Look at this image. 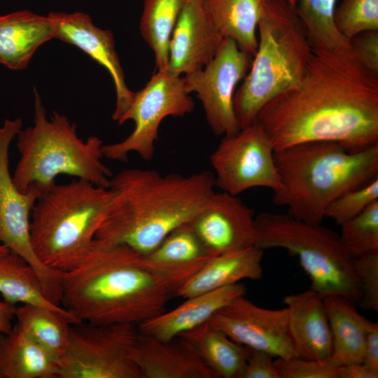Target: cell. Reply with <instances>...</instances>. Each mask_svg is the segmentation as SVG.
I'll list each match as a JSON object with an SVG mask.
<instances>
[{"label":"cell","mask_w":378,"mask_h":378,"mask_svg":"<svg viewBox=\"0 0 378 378\" xmlns=\"http://www.w3.org/2000/svg\"><path fill=\"white\" fill-rule=\"evenodd\" d=\"M255 121L274 151L313 141L365 150L378 144V74L353 50L312 48L301 81L267 102Z\"/></svg>","instance_id":"cell-1"},{"label":"cell","mask_w":378,"mask_h":378,"mask_svg":"<svg viewBox=\"0 0 378 378\" xmlns=\"http://www.w3.org/2000/svg\"><path fill=\"white\" fill-rule=\"evenodd\" d=\"M186 281L127 245L94 239L80 262L62 273L60 304L81 323L138 326L164 312Z\"/></svg>","instance_id":"cell-2"},{"label":"cell","mask_w":378,"mask_h":378,"mask_svg":"<svg viewBox=\"0 0 378 378\" xmlns=\"http://www.w3.org/2000/svg\"><path fill=\"white\" fill-rule=\"evenodd\" d=\"M209 171L162 174L125 169L110 181L111 201L94 239L146 255L176 227L188 223L214 194Z\"/></svg>","instance_id":"cell-3"},{"label":"cell","mask_w":378,"mask_h":378,"mask_svg":"<svg viewBox=\"0 0 378 378\" xmlns=\"http://www.w3.org/2000/svg\"><path fill=\"white\" fill-rule=\"evenodd\" d=\"M274 158L281 186L273 202L309 223H321L334 200L378 176V144L350 152L333 142H304L275 150Z\"/></svg>","instance_id":"cell-4"},{"label":"cell","mask_w":378,"mask_h":378,"mask_svg":"<svg viewBox=\"0 0 378 378\" xmlns=\"http://www.w3.org/2000/svg\"><path fill=\"white\" fill-rule=\"evenodd\" d=\"M34 90V124L16 136L20 158L12 176L18 189L25 193L35 188L43 194L57 184L56 178L62 174L108 188L113 176L102 162V139L90 136L83 140L76 124L57 111L48 120L40 96Z\"/></svg>","instance_id":"cell-5"},{"label":"cell","mask_w":378,"mask_h":378,"mask_svg":"<svg viewBox=\"0 0 378 378\" xmlns=\"http://www.w3.org/2000/svg\"><path fill=\"white\" fill-rule=\"evenodd\" d=\"M257 31L256 52L234 97L240 128L255 122L267 102L301 81L312 52L305 29L286 0H267Z\"/></svg>","instance_id":"cell-6"},{"label":"cell","mask_w":378,"mask_h":378,"mask_svg":"<svg viewBox=\"0 0 378 378\" xmlns=\"http://www.w3.org/2000/svg\"><path fill=\"white\" fill-rule=\"evenodd\" d=\"M111 198L108 188L77 178L43 193L31 210L29 223L38 260L62 273L76 267L88 252Z\"/></svg>","instance_id":"cell-7"},{"label":"cell","mask_w":378,"mask_h":378,"mask_svg":"<svg viewBox=\"0 0 378 378\" xmlns=\"http://www.w3.org/2000/svg\"><path fill=\"white\" fill-rule=\"evenodd\" d=\"M255 245L265 250L280 248L296 256L311 281L310 288L323 298L344 297L354 304L360 286L353 258L339 234L288 214L262 212L255 216Z\"/></svg>","instance_id":"cell-8"},{"label":"cell","mask_w":378,"mask_h":378,"mask_svg":"<svg viewBox=\"0 0 378 378\" xmlns=\"http://www.w3.org/2000/svg\"><path fill=\"white\" fill-rule=\"evenodd\" d=\"M138 335L132 324L71 325L58 378H142L132 356Z\"/></svg>","instance_id":"cell-9"},{"label":"cell","mask_w":378,"mask_h":378,"mask_svg":"<svg viewBox=\"0 0 378 378\" xmlns=\"http://www.w3.org/2000/svg\"><path fill=\"white\" fill-rule=\"evenodd\" d=\"M194 108L183 76L156 71L145 87L134 92L130 106L118 122L122 125L132 120L134 130L120 142L104 144V157L125 162L134 152L146 161L151 160L162 120L168 116H184Z\"/></svg>","instance_id":"cell-10"},{"label":"cell","mask_w":378,"mask_h":378,"mask_svg":"<svg viewBox=\"0 0 378 378\" xmlns=\"http://www.w3.org/2000/svg\"><path fill=\"white\" fill-rule=\"evenodd\" d=\"M20 118L0 125V244L23 258L38 275L46 297L59 303L62 272L46 267L36 255L30 240L31 210L42 193L31 188L25 193L14 183L9 171V147L22 129Z\"/></svg>","instance_id":"cell-11"},{"label":"cell","mask_w":378,"mask_h":378,"mask_svg":"<svg viewBox=\"0 0 378 378\" xmlns=\"http://www.w3.org/2000/svg\"><path fill=\"white\" fill-rule=\"evenodd\" d=\"M274 153L268 136L256 121L223 136L210 155L216 186L234 195L257 187L277 190L281 184Z\"/></svg>","instance_id":"cell-12"},{"label":"cell","mask_w":378,"mask_h":378,"mask_svg":"<svg viewBox=\"0 0 378 378\" xmlns=\"http://www.w3.org/2000/svg\"><path fill=\"white\" fill-rule=\"evenodd\" d=\"M253 57L225 38L211 61L203 69L183 76L188 92L200 100L206 121L217 136L236 134L239 125L234 108L239 82L248 71Z\"/></svg>","instance_id":"cell-13"},{"label":"cell","mask_w":378,"mask_h":378,"mask_svg":"<svg viewBox=\"0 0 378 378\" xmlns=\"http://www.w3.org/2000/svg\"><path fill=\"white\" fill-rule=\"evenodd\" d=\"M288 309L259 307L239 296L218 311L209 323L234 342L274 358L298 356L287 327Z\"/></svg>","instance_id":"cell-14"},{"label":"cell","mask_w":378,"mask_h":378,"mask_svg":"<svg viewBox=\"0 0 378 378\" xmlns=\"http://www.w3.org/2000/svg\"><path fill=\"white\" fill-rule=\"evenodd\" d=\"M255 216L237 195L214 192L188 223L208 254L216 256L255 245Z\"/></svg>","instance_id":"cell-15"},{"label":"cell","mask_w":378,"mask_h":378,"mask_svg":"<svg viewBox=\"0 0 378 378\" xmlns=\"http://www.w3.org/2000/svg\"><path fill=\"white\" fill-rule=\"evenodd\" d=\"M48 16L53 24L54 38L76 46L108 71L115 90L112 118L118 122L130 106L134 92L125 83L113 33L97 27L88 14L81 12H51Z\"/></svg>","instance_id":"cell-16"},{"label":"cell","mask_w":378,"mask_h":378,"mask_svg":"<svg viewBox=\"0 0 378 378\" xmlns=\"http://www.w3.org/2000/svg\"><path fill=\"white\" fill-rule=\"evenodd\" d=\"M223 39L206 16L202 0H190L174 29L166 72L183 76L203 69L214 58Z\"/></svg>","instance_id":"cell-17"},{"label":"cell","mask_w":378,"mask_h":378,"mask_svg":"<svg viewBox=\"0 0 378 378\" xmlns=\"http://www.w3.org/2000/svg\"><path fill=\"white\" fill-rule=\"evenodd\" d=\"M132 356L142 378H217L181 336L162 340L139 330Z\"/></svg>","instance_id":"cell-18"},{"label":"cell","mask_w":378,"mask_h":378,"mask_svg":"<svg viewBox=\"0 0 378 378\" xmlns=\"http://www.w3.org/2000/svg\"><path fill=\"white\" fill-rule=\"evenodd\" d=\"M287 327L297 356L327 360L332 352V336L323 298L312 289L287 295Z\"/></svg>","instance_id":"cell-19"},{"label":"cell","mask_w":378,"mask_h":378,"mask_svg":"<svg viewBox=\"0 0 378 378\" xmlns=\"http://www.w3.org/2000/svg\"><path fill=\"white\" fill-rule=\"evenodd\" d=\"M244 284L237 283L186 298L169 312L138 326L139 332L162 340H169L207 321L220 309L245 295Z\"/></svg>","instance_id":"cell-20"},{"label":"cell","mask_w":378,"mask_h":378,"mask_svg":"<svg viewBox=\"0 0 378 378\" xmlns=\"http://www.w3.org/2000/svg\"><path fill=\"white\" fill-rule=\"evenodd\" d=\"M263 251L253 246L211 257L199 271L178 288L175 296L186 299L242 280L261 279Z\"/></svg>","instance_id":"cell-21"},{"label":"cell","mask_w":378,"mask_h":378,"mask_svg":"<svg viewBox=\"0 0 378 378\" xmlns=\"http://www.w3.org/2000/svg\"><path fill=\"white\" fill-rule=\"evenodd\" d=\"M52 38L54 27L48 15L29 10L0 15V64L23 70L36 50Z\"/></svg>","instance_id":"cell-22"},{"label":"cell","mask_w":378,"mask_h":378,"mask_svg":"<svg viewBox=\"0 0 378 378\" xmlns=\"http://www.w3.org/2000/svg\"><path fill=\"white\" fill-rule=\"evenodd\" d=\"M323 301L332 336L330 360L336 367L363 363L371 321L360 314L356 304L344 297L330 295Z\"/></svg>","instance_id":"cell-23"},{"label":"cell","mask_w":378,"mask_h":378,"mask_svg":"<svg viewBox=\"0 0 378 378\" xmlns=\"http://www.w3.org/2000/svg\"><path fill=\"white\" fill-rule=\"evenodd\" d=\"M59 360L15 323L0 333V378H58Z\"/></svg>","instance_id":"cell-24"},{"label":"cell","mask_w":378,"mask_h":378,"mask_svg":"<svg viewBox=\"0 0 378 378\" xmlns=\"http://www.w3.org/2000/svg\"><path fill=\"white\" fill-rule=\"evenodd\" d=\"M267 0H202L206 16L223 38L254 56L258 47V23Z\"/></svg>","instance_id":"cell-25"},{"label":"cell","mask_w":378,"mask_h":378,"mask_svg":"<svg viewBox=\"0 0 378 378\" xmlns=\"http://www.w3.org/2000/svg\"><path fill=\"white\" fill-rule=\"evenodd\" d=\"M0 293L6 302L39 306L60 315L71 325L81 323L63 307L48 300L33 267L12 251L0 258Z\"/></svg>","instance_id":"cell-26"},{"label":"cell","mask_w":378,"mask_h":378,"mask_svg":"<svg viewBox=\"0 0 378 378\" xmlns=\"http://www.w3.org/2000/svg\"><path fill=\"white\" fill-rule=\"evenodd\" d=\"M179 336L193 346L216 377L242 378L246 363V346L208 321Z\"/></svg>","instance_id":"cell-27"},{"label":"cell","mask_w":378,"mask_h":378,"mask_svg":"<svg viewBox=\"0 0 378 378\" xmlns=\"http://www.w3.org/2000/svg\"><path fill=\"white\" fill-rule=\"evenodd\" d=\"M146 256L153 264L188 279L212 257L188 223L172 230Z\"/></svg>","instance_id":"cell-28"},{"label":"cell","mask_w":378,"mask_h":378,"mask_svg":"<svg viewBox=\"0 0 378 378\" xmlns=\"http://www.w3.org/2000/svg\"><path fill=\"white\" fill-rule=\"evenodd\" d=\"M190 0H144L139 23L143 38L153 52L156 71H167L171 37Z\"/></svg>","instance_id":"cell-29"},{"label":"cell","mask_w":378,"mask_h":378,"mask_svg":"<svg viewBox=\"0 0 378 378\" xmlns=\"http://www.w3.org/2000/svg\"><path fill=\"white\" fill-rule=\"evenodd\" d=\"M301 20L312 48L352 51L350 41L337 29L334 12L337 0H286Z\"/></svg>","instance_id":"cell-30"},{"label":"cell","mask_w":378,"mask_h":378,"mask_svg":"<svg viewBox=\"0 0 378 378\" xmlns=\"http://www.w3.org/2000/svg\"><path fill=\"white\" fill-rule=\"evenodd\" d=\"M15 318L25 333L59 361L69 340L71 324L66 318L46 308L27 304L16 307Z\"/></svg>","instance_id":"cell-31"},{"label":"cell","mask_w":378,"mask_h":378,"mask_svg":"<svg viewBox=\"0 0 378 378\" xmlns=\"http://www.w3.org/2000/svg\"><path fill=\"white\" fill-rule=\"evenodd\" d=\"M340 227L341 242L353 258L378 253V200Z\"/></svg>","instance_id":"cell-32"},{"label":"cell","mask_w":378,"mask_h":378,"mask_svg":"<svg viewBox=\"0 0 378 378\" xmlns=\"http://www.w3.org/2000/svg\"><path fill=\"white\" fill-rule=\"evenodd\" d=\"M334 21L349 41L363 31L378 30V0H342L335 7Z\"/></svg>","instance_id":"cell-33"},{"label":"cell","mask_w":378,"mask_h":378,"mask_svg":"<svg viewBox=\"0 0 378 378\" xmlns=\"http://www.w3.org/2000/svg\"><path fill=\"white\" fill-rule=\"evenodd\" d=\"M377 200L378 176L367 184L337 197L326 209L325 217H328L340 225Z\"/></svg>","instance_id":"cell-34"},{"label":"cell","mask_w":378,"mask_h":378,"mask_svg":"<svg viewBox=\"0 0 378 378\" xmlns=\"http://www.w3.org/2000/svg\"><path fill=\"white\" fill-rule=\"evenodd\" d=\"M274 364L279 378H337L339 367L330 359L313 360L299 356L275 358Z\"/></svg>","instance_id":"cell-35"},{"label":"cell","mask_w":378,"mask_h":378,"mask_svg":"<svg viewBox=\"0 0 378 378\" xmlns=\"http://www.w3.org/2000/svg\"><path fill=\"white\" fill-rule=\"evenodd\" d=\"M360 286L358 303L368 310H378V253L354 259Z\"/></svg>","instance_id":"cell-36"},{"label":"cell","mask_w":378,"mask_h":378,"mask_svg":"<svg viewBox=\"0 0 378 378\" xmlns=\"http://www.w3.org/2000/svg\"><path fill=\"white\" fill-rule=\"evenodd\" d=\"M350 44L358 61L378 74V30L359 33L350 39Z\"/></svg>","instance_id":"cell-37"},{"label":"cell","mask_w":378,"mask_h":378,"mask_svg":"<svg viewBox=\"0 0 378 378\" xmlns=\"http://www.w3.org/2000/svg\"><path fill=\"white\" fill-rule=\"evenodd\" d=\"M247 356L242 378H279L270 354L246 347Z\"/></svg>","instance_id":"cell-38"},{"label":"cell","mask_w":378,"mask_h":378,"mask_svg":"<svg viewBox=\"0 0 378 378\" xmlns=\"http://www.w3.org/2000/svg\"><path fill=\"white\" fill-rule=\"evenodd\" d=\"M363 364L372 372L378 374V323L371 321L368 328Z\"/></svg>","instance_id":"cell-39"},{"label":"cell","mask_w":378,"mask_h":378,"mask_svg":"<svg viewBox=\"0 0 378 378\" xmlns=\"http://www.w3.org/2000/svg\"><path fill=\"white\" fill-rule=\"evenodd\" d=\"M363 363H353L339 367L337 378H377Z\"/></svg>","instance_id":"cell-40"},{"label":"cell","mask_w":378,"mask_h":378,"mask_svg":"<svg viewBox=\"0 0 378 378\" xmlns=\"http://www.w3.org/2000/svg\"><path fill=\"white\" fill-rule=\"evenodd\" d=\"M15 309V304L4 300L0 302V333L8 332L12 329Z\"/></svg>","instance_id":"cell-41"},{"label":"cell","mask_w":378,"mask_h":378,"mask_svg":"<svg viewBox=\"0 0 378 378\" xmlns=\"http://www.w3.org/2000/svg\"><path fill=\"white\" fill-rule=\"evenodd\" d=\"M10 251L6 246L0 244V258L8 254Z\"/></svg>","instance_id":"cell-42"}]
</instances>
